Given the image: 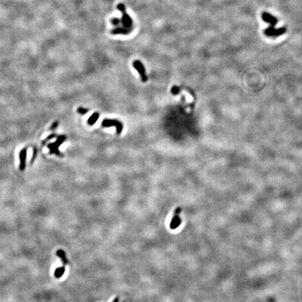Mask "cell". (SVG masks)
I'll list each match as a JSON object with an SVG mask.
<instances>
[{
	"label": "cell",
	"mask_w": 302,
	"mask_h": 302,
	"mask_svg": "<svg viewBox=\"0 0 302 302\" xmlns=\"http://www.w3.org/2000/svg\"><path fill=\"white\" fill-rule=\"evenodd\" d=\"M66 139H67V136L65 135L58 136L55 142L49 144L48 148L50 150V154H55L59 157H63V154L61 153L59 151V147L65 141Z\"/></svg>",
	"instance_id": "obj_1"
},
{
	"label": "cell",
	"mask_w": 302,
	"mask_h": 302,
	"mask_svg": "<svg viewBox=\"0 0 302 302\" xmlns=\"http://www.w3.org/2000/svg\"><path fill=\"white\" fill-rule=\"evenodd\" d=\"M101 127H115L116 134H120L123 130V124L118 120L114 119H104L101 122Z\"/></svg>",
	"instance_id": "obj_2"
},
{
	"label": "cell",
	"mask_w": 302,
	"mask_h": 302,
	"mask_svg": "<svg viewBox=\"0 0 302 302\" xmlns=\"http://www.w3.org/2000/svg\"><path fill=\"white\" fill-rule=\"evenodd\" d=\"M117 8L122 13V23L125 28H130L132 25V20L131 17L126 13V8L123 4H119L117 6Z\"/></svg>",
	"instance_id": "obj_3"
},
{
	"label": "cell",
	"mask_w": 302,
	"mask_h": 302,
	"mask_svg": "<svg viewBox=\"0 0 302 302\" xmlns=\"http://www.w3.org/2000/svg\"><path fill=\"white\" fill-rule=\"evenodd\" d=\"M287 31L286 28H275L274 26L269 27L268 28H267L264 30V34L265 35H267V37H279L280 35H283V34H285Z\"/></svg>",
	"instance_id": "obj_4"
},
{
	"label": "cell",
	"mask_w": 302,
	"mask_h": 302,
	"mask_svg": "<svg viewBox=\"0 0 302 302\" xmlns=\"http://www.w3.org/2000/svg\"><path fill=\"white\" fill-rule=\"evenodd\" d=\"M133 67L135 69L138 71L139 74L141 76V80L143 83H146L148 80V76L146 75V69L142 62L139 60H135L133 62Z\"/></svg>",
	"instance_id": "obj_5"
},
{
	"label": "cell",
	"mask_w": 302,
	"mask_h": 302,
	"mask_svg": "<svg viewBox=\"0 0 302 302\" xmlns=\"http://www.w3.org/2000/svg\"><path fill=\"white\" fill-rule=\"evenodd\" d=\"M181 212V207H178L175 209L174 215H173V216L171 220V223H170V228L171 229H176L181 225V219L180 218Z\"/></svg>",
	"instance_id": "obj_6"
},
{
	"label": "cell",
	"mask_w": 302,
	"mask_h": 302,
	"mask_svg": "<svg viewBox=\"0 0 302 302\" xmlns=\"http://www.w3.org/2000/svg\"><path fill=\"white\" fill-rule=\"evenodd\" d=\"M262 18L264 22L270 24L271 26H275L278 23V19L267 12H263L262 13Z\"/></svg>",
	"instance_id": "obj_7"
},
{
	"label": "cell",
	"mask_w": 302,
	"mask_h": 302,
	"mask_svg": "<svg viewBox=\"0 0 302 302\" xmlns=\"http://www.w3.org/2000/svg\"><path fill=\"white\" fill-rule=\"evenodd\" d=\"M132 30V28H125V27H119V28H116L115 29H112L111 34H128Z\"/></svg>",
	"instance_id": "obj_8"
},
{
	"label": "cell",
	"mask_w": 302,
	"mask_h": 302,
	"mask_svg": "<svg viewBox=\"0 0 302 302\" xmlns=\"http://www.w3.org/2000/svg\"><path fill=\"white\" fill-rule=\"evenodd\" d=\"M99 118H100V113L97 112L92 113V115L88 120V124L90 125V126H92V125L96 123Z\"/></svg>",
	"instance_id": "obj_9"
},
{
	"label": "cell",
	"mask_w": 302,
	"mask_h": 302,
	"mask_svg": "<svg viewBox=\"0 0 302 302\" xmlns=\"http://www.w3.org/2000/svg\"><path fill=\"white\" fill-rule=\"evenodd\" d=\"M57 255H58L59 258L61 259V260L62 261V262H63V264L65 265V264H68V259L67 258V257H66V254L64 253V251L63 250H58V251H57Z\"/></svg>",
	"instance_id": "obj_10"
},
{
	"label": "cell",
	"mask_w": 302,
	"mask_h": 302,
	"mask_svg": "<svg viewBox=\"0 0 302 302\" xmlns=\"http://www.w3.org/2000/svg\"><path fill=\"white\" fill-rule=\"evenodd\" d=\"M64 272H65V268L64 266L63 267H58V269H56L54 272L55 277L57 278V279H59V278H61L62 276H63Z\"/></svg>",
	"instance_id": "obj_11"
},
{
	"label": "cell",
	"mask_w": 302,
	"mask_h": 302,
	"mask_svg": "<svg viewBox=\"0 0 302 302\" xmlns=\"http://www.w3.org/2000/svg\"><path fill=\"white\" fill-rule=\"evenodd\" d=\"M26 157V150L24 149L23 151H22L21 153H20V161H21V164H20V170H23L25 168V160Z\"/></svg>",
	"instance_id": "obj_12"
},
{
	"label": "cell",
	"mask_w": 302,
	"mask_h": 302,
	"mask_svg": "<svg viewBox=\"0 0 302 302\" xmlns=\"http://www.w3.org/2000/svg\"><path fill=\"white\" fill-rule=\"evenodd\" d=\"M77 111L80 115H85L89 112V110L88 109L83 108V107H79V108L77 109Z\"/></svg>",
	"instance_id": "obj_13"
},
{
	"label": "cell",
	"mask_w": 302,
	"mask_h": 302,
	"mask_svg": "<svg viewBox=\"0 0 302 302\" xmlns=\"http://www.w3.org/2000/svg\"><path fill=\"white\" fill-rule=\"evenodd\" d=\"M120 23V20L119 19H118L117 18H113L111 20V23L113 24V25H114L115 26H117Z\"/></svg>",
	"instance_id": "obj_14"
},
{
	"label": "cell",
	"mask_w": 302,
	"mask_h": 302,
	"mask_svg": "<svg viewBox=\"0 0 302 302\" xmlns=\"http://www.w3.org/2000/svg\"><path fill=\"white\" fill-rule=\"evenodd\" d=\"M171 92L173 95H178L179 93V88L177 86H173L171 89Z\"/></svg>",
	"instance_id": "obj_15"
},
{
	"label": "cell",
	"mask_w": 302,
	"mask_h": 302,
	"mask_svg": "<svg viewBox=\"0 0 302 302\" xmlns=\"http://www.w3.org/2000/svg\"><path fill=\"white\" fill-rule=\"evenodd\" d=\"M55 136H56V134H50V136H48V137H47V138H46V139H45V140L44 141H43V143H43V145L44 144V143H46V142L48 141H49L50 139H52L53 138H54V137H55Z\"/></svg>",
	"instance_id": "obj_16"
},
{
	"label": "cell",
	"mask_w": 302,
	"mask_h": 302,
	"mask_svg": "<svg viewBox=\"0 0 302 302\" xmlns=\"http://www.w3.org/2000/svg\"><path fill=\"white\" fill-rule=\"evenodd\" d=\"M58 122H55L53 124L52 126L50 127V129L51 130H55V129H56L57 127H58Z\"/></svg>",
	"instance_id": "obj_17"
},
{
	"label": "cell",
	"mask_w": 302,
	"mask_h": 302,
	"mask_svg": "<svg viewBox=\"0 0 302 302\" xmlns=\"http://www.w3.org/2000/svg\"><path fill=\"white\" fill-rule=\"evenodd\" d=\"M118 301H119V297H116L113 300L112 302H118Z\"/></svg>",
	"instance_id": "obj_18"
}]
</instances>
